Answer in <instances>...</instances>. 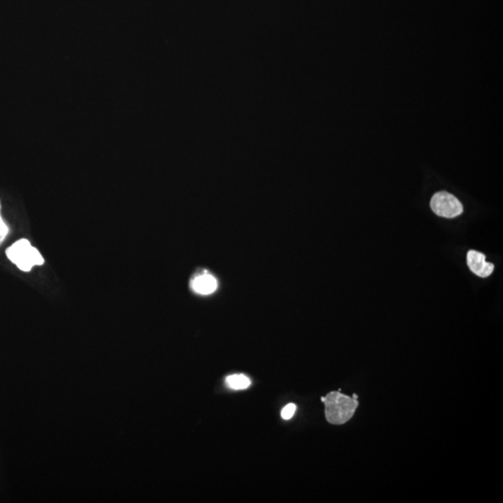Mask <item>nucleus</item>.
<instances>
[{"mask_svg":"<svg viewBox=\"0 0 503 503\" xmlns=\"http://www.w3.org/2000/svg\"><path fill=\"white\" fill-rule=\"evenodd\" d=\"M325 406V418L328 423L341 425L353 417L359 402L356 398L347 396L339 392H332L322 397Z\"/></svg>","mask_w":503,"mask_h":503,"instance_id":"1","label":"nucleus"},{"mask_svg":"<svg viewBox=\"0 0 503 503\" xmlns=\"http://www.w3.org/2000/svg\"><path fill=\"white\" fill-rule=\"evenodd\" d=\"M6 255L11 262L16 264L22 272H30L34 266H42L44 258L39 250L31 246L30 241L21 239L6 250Z\"/></svg>","mask_w":503,"mask_h":503,"instance_id":"2","label":"nucleus"},{"mask_svg":"<svg viewBox=\"0 0 503 503\" xmlns=\"http://www.w3.org/2000/svg\"><path fill=\"white\" fill-rule=\"evenodd\" d=\"M431 209L438 217L454 218L463 213V206L455 196L447 191L437 192L431 200Z\"/></svg>","mask_w":503,"mask_h":503,"instance_id":"3","label":"nucleus"},{"mask_svg":"<svg viewBox=\"0 0 503 503\" xmlns=\"http://www.w3.org/2000/svg\"><path fill=\"white\" fill-rule=\"evenodd\" d=\"M467 264L471 272L481 278H487L492 274L494 265L485 261V255L482 253L471 250L467 254Z\"/></svg>","mask_w":503,"mask_h":503,"instance_id":"4","label":"nucleus"},{"mask_svg":"<svg viewBox=\"0 0 503 503\" xmlns=\"http://www.w3.org/2000/svg\"><path fill=\"white\" fill-rule=\"evenodd\" d=\"M191 286L195 292L200 293V295H210L217 290V281L214 276L205 273V274L197 276L192 281Z\"/></svg>","mask_w":503,"mask_h":503,"instance_id":"5","label":"nucleus"},{"mask_svg":"<svg viewBox=\"0 0 503 503\" xmlns=\"http://www.w3.org/2000/svg\"><path fill=\"white\" fill-rule=\"evenodd\" d=\"M226 385L234 389H246L251 385V380L244 375H232L226 377Z\"/></svg>","mask_w":503,"mask_h":503,"instance_id":"6","label":"nucleus"},{"mask_svg":"<svg viewBox=\"0 0 503 503\" xmlns=\"http://www.w3.org/2000/svg\"><path fill=\"white\" fill-rule=\"evenodd\" d=\"M296 410V406L295 404H288L287 406H284L283 410H281V415L284 420H288L293 418L295 415Z\"/></svg>","mask_w":503,"mask_h":503,"instance_id":"7","label":"nucleus"},{"mask_svg":"<svg viewBox=\"0 0 503 503\" xmlns=\"http://www.w3.org/2000/svg\"><path fill=\"white\" fill-rule=\"evenodd\" d=\"M0 210H1V205H0ZM8 234V226L6 225L4 220L2 219L1 213H0V244L4 241L6 237Z\"/></svg>","mask_w":503,"mask_h":503,"instance_id":"8","label":"nucleus"}]
</instances>
